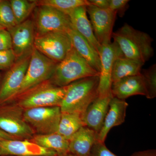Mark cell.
Listing matches in <instances>:
<instances>
[{
    "mask_svg": "<svg viewBox=\"0 0 156 156\" xmlns=\"http://www.w3.org/2000/svg\"><path fill=\"white\" fill-rule=\"evenodd\" d=\"M112 38L126 58L144 64L153 56L152 38L147 34L127 23L113 32Z\"/></svg>",
    "mask_w": 156,
    "mask_h": 156,
    "instance_id": "6da1fadb",
    "label": "cell"
},
{
    "mask_svg": "<svg viewBox=\"0 0 156 156\" xmlns=\"http://www.w3.org/2000/svg\"><path fill=\"white\" fill-rule=\"evenodd\" d=\"M99 76L88 77L66 86L60 105L62 113H73L81 116L98 97Z\"/></svg>",
    "mask_w": 156,
    "mask_h": 156,
    "instance_id": "7a4b0ae2",
    "label": "cell"
},
{
    "mask_svg": "<svg viewBox=\"0 0 156 156\" xmlns=\"http://www.w3.org/2000/svg\"><path fill=\"white\" fill-rule=\"evenodd\" d=\"M96 76H99V73L73 48L58 63L50 80L55 86L65 87L80 79Z\"/></svg>",
    "mask_w": 156,
    "mask_h": 156,
    "instance_id": "3957f363",
    "label": "cell"
},
{
    "mask_svg": "<svg viewBox=\"0 0 156 156\" xmlns=\"http://www.w3.org/2000/svg\"><path fill=\"white\" fill-rule=\"evenodd\" d=\"M66 90V86L57 87L49 80L23 92L11 100H14L24 110L47 107H60Z\"/></svg>",
    "mask_w": 156,
    "mask_h": 156,
    "instance_id": "277c9868",
    "label": "cell"
},
{
    "mask_svg": "<svg viewBox=\"0 0 156 156\" xmlns=\"http://www.w3.org/2000/svg\"><path fill=\"white\" fill-rule=\"evenodd\" d=\"M24 111L14 100L0 104V129L17 140L31 139L35 133L24 120Z\"/></svg>",
    "mask_w": 156,
    "mask_h": 156,
    "instance_id": "5b68a950",
    "label": "cell"
},
{
    "mask_svg": "<svg viewBox=\"0 0 156 156\" xmlns=\"http://www.w3.org/2000/svg\"><path fill=\"white\" fill-rule=\"evenodd\" d=\"M58 63L44 56L34 48L21 87L12 99L43 82L50 80Z\"/></svg>",
    "mask_w": 156,
    "mask_h": 156,
    "instance_id": "8992f818",
    "label": "cell"
},
{
    "mask_svg": "<svg viewBox=\"0 0 156 156\" xmlns=\"http://www.w3.org/2000/svg\"><path fill=\"white\" fill-rule=\"evenodd\" d=\"M34 48L49 59L59 63L73 47L67 33L55 31L36 37Z\"/></svg>",
    "mask_w": 156,
    "mask_h": 156,
    "instance_id": "52a82bcc",
    "label": "cell"
},
{
    "mask_svg": "<svg viewBox=\"0 0 156 156\" xmlns=\"http://www.w3.org/2000/svg\"><path fill=\"white\" fill-rule=\"evenodd\" d=\"M59 107L36 108L24 110V120L35 134L56 133L61 116Z\"/></svg>",
    "mask_w": 156,
    "mask_h": 156,
    "instance_id": "ba28073f",
    "label": "cell"
},
{
    "mask_svg": "<svg viewBox=\"0 0 156 156\" xmlns=\"http://www.w3.org/2000/svg\"><path fill=\"white\" fill-rule=\"evenodd\" d=\"M34 11L36 36L52 32H66L73 27L68 15L52 7L38 6Z\"/></svg>",
    "mask_w": 156,
    "mask_h": 156,
    "instance_id": "9c48e42d",
    "label": "cell"
},
{
    "mask_svg": "<svg viewBox=\"0 0 156 156\" xmlns=\"http://www.w3.org/2000/svg\"><path fill=\"white\" fill-rule=\"evenodd\" d=\"M31 54L17 58L3 76L0 83V104L12 99L21 87L28 68Z\"/></svg>",
    "mask_w": 156,
    "mask_h": 156,
    "instance_id": "30bf717a",
    "label": "cell"
},
{
    "mask_svg": "<svg viewBox=\"0 0 156 156\" xmlns=\"http://www.w3.org/2000/svg\"><path fill=\"white\" fill-rule=\"evenodd\" d=\"M94 35L101 46L111 43L113 28L117 13L109 9H100L90 5L87 6Z\"/></svg>",
    "mask_w": 156,
    "mask_h": 156,
    "instance_id": "8fae6325",
    "label": "cell"
},
{
    "mask_svg": "<svg viewBox=\"0 0 156 156\" xmlns=\"http://www.w3.org/2000/svg\"><path fill=\"white\" fill-rule=\"evenodd\" d=\"M98 54L101 64L98 97H106L112 95V73L114 62L118 57L124 55L114 42L101 46Z\"/></svg>",
    "mask_w": 156,
    "mask_h": 156,
    "instance_id": "7c38bea8",
    "label": "cell"
},
{
    "mask_svg": "<svg viewBox=\"0 0 156 156\" xmlns=\"http://www.w3.org/2000/svg\"><path fill=\"white\" fill-rule=\"evenodd\" d=\"M7 30L11 36L12 49L17 59L31 53L36 37L33 20H26Z\"/></svg>",
    "mask_w": 156,
    "mask_h": 156,
    "instance_id": "4fadbf2b",
    "label": "cell"
},
{
    "mask_svg": "<svg viewBox=\"0 0 156 156\" xmlns=\"http://www.w3.org/2000/svg\"><path fill=\"white\" fill-rule=\"evenodd\" d=\"M54 151L39 146L28 140H1L0 156H56Z\"/></svg>",
    "mask_w": 156,
    "mask_h": 156,
    "instance_id": "5bb4252c",
    "label": "cell"
},
{
    "mask_svg": "<svg viewBox=\"0 0 156 156\" xmlns=\"http://www.w3.org/2000/svg\"><path fill=\"white\" fill-rule=\"evenodd\" d=\"M128 105V103L125 100L112 98L103 125L97 134V140L105 142L111 129L116 126H120L125 122Z\"/></svg>",
    "mask_w": 156,
    "mask_h": 156,
    "instance_id": "9a60e30c",
    "label": "cell"
},
{
    "mask_svg": "<svg viewBox=\"0 0 156 156\" xmlns=\"http://www.w3.org/2000/svg\"><path fill=\"white\" fill-rule=\"evenodd\" d=\"M112 97V95L106 97H98L90 105L82 115L84 126L93 130L97 134L99 132Z\"/></svg>",
    "mask_w": 156,
    "mask_h": 156,
    "instance_id": "2e32d148",
    "label": "cell"
},
{
    "mask_svg": "<svg viewBox=\"0 0 156 156\" xmlns=\"http://www.w3.org/2000/svg\"><path fill=\"white\" fill-rule=\"evenodd\" d=\"M111 93L113 97L124 100L134 95H142L146 97L147 95L145 83L140 73L113 83Z\"/></svg>",
    "mask_w": 156,
    "mask_h": 156,
    "instance_id": "e0dca14e",
    "label": "cell"
},
{
    "mask_svg": "<svg viewBox=\"0 0 156 156\" xmlns=\"http://www.w3.org/2000/svg\"><path fill=\"white\" fill-rule=\"evenodd\" d=\"M68 16L73 28L88 41L98 54L101 46L94 35L91 23L87 17V6L76 8Z\"/></svg>",
    "mask_w": 156,
    "mask_h": 156,
    "instance_id": "ac0fdd59",
    "label": "cell"
},
{
    "mask_svg": "<svg viewBox=\"0 0 156 156\" xmlns=\"http://www.w3.org/2000/svg\"><path fill=\"white\" fill-rule=\"evenodd\" d=\"M96 136L95 131L83 126L69 140V152L76 156H89Z\"/></svg>",
    "mask_w": 156,
    "mask_h": 156,
    "instance_id": "d6986e66",
    "label": "cell"
},
{
    "mask_svg": "<svg viewBox=\"0 0 156 156\" xmlns=\"http://www.w3.org/2000/svg\"><path fill=\"white\" fill-rule=\"evenodd\" d=\"M66 33L70 39L73 48L93 69L100 72V57L96 50L73 27L69 29Z\"/></svg>",
    "mask_w": 156,
    "mask_h": 156,
    "instance_id": "ffe728a7",
    "label": "cell"
},
{
    "mask_svg": "<svg viewBox=\"0 0 156 156\" xmlns=\"http://www.w3.org/2000/svg\"><path fill=\"white\" fill-rule=\"evenodd\" d=\"M144 64L124 56L118 57L114 62L112 73V84L126 77L137 75Z\"/></svg>",
    "mask_w": 156,
    "mask_h": 156,
    "instance_id": "44dd1931",
    "label": "cell"
},
{
    "mask_svg": "<svg viewBox=\"0 0 156 156\" xmlns=\"http://www.w3.org/2000/svg\"><path fill=\"white\" fill-rule=\"evenodd\" d=\"M30 140L41 147L54 151L57 154L69 152V140L57 133L35 134Z\"/></svg>",
    "mask_w": 156,
    "mask_h": 156,
    "instance_id": "7402d4cb",
    "label": "cell"
},
{
    "mask_svg": "<svg viewBox=\"0 0 156 156\" xmlns=\"http://www.w3.org/2000/svg\"><path fill=\"white\" fill-rule=\"evenodd\" d=\"M83 126L84 124L80 115L73 113H62L56 133L69 140Z\"/></svg>",
    "mask_w": 156,
    "mask_h": 156,
    "instance_id": "603a6c76",
    "label": "cell"
},
{
    "mask_svg": "<svg viewBox=\"0 0 156 156\" xmlns=\"http://www.w3.org/2000/svg\"><path fill=\"white\" fill-rule=\"evenodd\" d=\"M37 2V6L52 7L67 15L78 7L90 5L87 0H41Z\"/></svg>",
    "mask_w": 156,
    "mask_h": 156,
    "instance_id": "cb8c5ba5",
    "label": "cell"
},
{
    "mask_svg": "<svg viewBox=\"0 0 156 156\" xmlns=\"http://www.w3.org/2000/svg\"><path fill=\"white\" fill-rule=\"evenodd\" d=\"M17 24L27 20L37 6V1L11 0L9 1Z\"/></svg>",
    "mask_w": 156,
    "mask_h": 156,
    "instance_id": "d4e9b609",
    "label": "cell"
},
{
    "mask_svg": "<svg viewBox=\"0 0 156 156\" xmlns=\"http://www.w3.org/2000/svg\"><path fill=\"white\" fill-rule=\"evenodd\" d=\"M141 75L144 80L148 99H153L156 96V65L154 64L147 69L141 70Z\"/></svg>",
    "mask_w": 156,
    "mask_h": 156,
    "instance_id": "484cf974",
    "label": "cell"
},
{
    "mask_svg": "<svg viewBox=\"0 0 156 156\" xmlns=\"http://www.w3.org/2000/svg\"><path fill=\"white\" fill-rule=\"evenodd\" d=\"M0 25L7 30L17 25L9 1H0Z\"/></svg>",
    "mask_w": 156,
    "mask_h": 156,
    "instance_id": "4316f807",
    "label": "cell"
},
{
    "mask_svg": "<svg viewBox=\"0 0 156 156\" xmlns=\"http://www.w3.org/2000/svg\"><path fill=\"white\" fill-rule=\"evenodd\" d=\"M16 60L17 58L12 49L0 51V70L9 69Z\"/></svg>",
    "mask_w": 156,
    "mask_h": 156,
    "instance_id": "83f0119b",
    "label": "cell"
},
{
    "mask_svg": "<svg viewBox=\"0 0 156 156\" xmlns=\"http://www.w3.org/2000/svg\"><path fill=\"white\" fill-rule=\"evenodd\" d=\"M89 156H118L109 150L105 142L95 141Z\"/></svg>",
    "mask_w": 156,
    "mask_h": 156,
    "instance_id": "f1b7e54d",
    "label": "cell"
},
{
    "mask_svg": "<svg viewBox=\"0 0 156 156\" xmlns=\"http://www.w3.org/2000/svg\"><path fill=\"white\" fill-rule=\"evenodd\" d=\"M129 2L128 0H110L109 9L116 12L120 17H123L128 8Z\"/></svg>",
    "mask_w": 156,
    "mask_h": 156,
    "instance_id": "f546056e",
    "label": "cell"
},
{
    "mask_svg": "<svg viewBox=\"0 0 156 156\" xmlns=\"http://www.w3.org/2000/svg\"><path fill=\"white\" fill-rule=\"evenodd\" d=\"M12 49L11 36L7 29L0 30V51Z\"/></svg>",
    "mask_w": 156,
    "mask_h": 156,
    "instance_id": "4dcf8cb0",
    "label": "cell"
},
{
    "mask_svg": "<svg viewBox=\"0 0 156 156\" xmlns=\"http://www.w3.org/2000/svg\"><path fill=\"white\" fill-rule=\"evenodd\" d=\"M90 5L100 9H109L110 0H89Z\"/></svg>",
    "mask_w": 156,
    "mask_h": 156,
    "instance_id": "1f68e13d",
    "label": "cell"
},
{
    "mask_svg": "<svg viewBox=\"0 0 156 156\" xmlns=\"http://www.w3.org/2000/svg\"><path fill=\"white\" fill-rule=\"evenodd\" d=\"M131 156H156V151L154 149H149L136 152Z\"/></svg>",
    "mask_w": 156,
    "mask_h": 156,
    "instance_id": "d6a6232c",
    "label": "cell"
},
{
    "mask_svg": "<svg viewBox=\"0 0 156 156\" xmlns=\"http://www.w3.org/2000/svg\"><path fill=\"white\" fill-rule=\"evenodd\" d=\"M17 140L16 138L0 129V140Z\"/></svg>",
    "mask_w": 156,
    "mask_h": 156,
    "instance_id": "836d02e7",
    "label": "cell"
},
{
    "mask_svg": "<svg viewBox=\"0 0 156 156\" xmlns=\"http://www.w3.org/2000/svg\"><path fill=\"white\" fill-rule=\"evenodd\" d=\"M57 156H76L73 155V154L70 153L69 152H68L66 153L60 154H57Z\"/></svg>",
    "mask_w": 156,
    "mask_h": 156,
    "instance_id": "e575fe53",
    "label": "cell"
},
{
    "mask_svg": "<svg viewBox=\"0 0 156 156\" xmlns=\"http://www.w3.org/2000/svg\"><path fill=\"white\" fill-rule=\"evenodd\" d=\"M3 29H6L5 28H4V27H3L2 26H1L0 25V30H3Z\"/></svg>",
    "mask_w": 156,
    "mask_h": 156,
    "instance_id": "d590c367",
    "label": "cell"
},
{
    "mask_svg": "<svg viewBox=\"0 0 156 156\" xmlns=\"http://www.w3.org/2000/svg\"></svg>",
    "mask_w": 156,
    "mask_h": 156,
    "instance_id": "8d00e7d4",
    "label": "cell"
}]
</instances>
